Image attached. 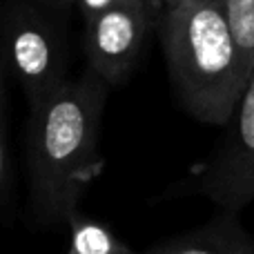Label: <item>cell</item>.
Wrapping results in <instances>:
<instances>
[{
  "mask_svg": "<svg viewBox=\"0 0 254 254\" xmlns=\"http://www.w3.org/2000/svg\"><path fill=\"white\" fill-rule=\"evenodd\" d=\"M161 0H116L85 22L87 69L107 87H123L138 69L147 43L158 31Z\"/></svg>",
  "mask_w": 254,
  "mask_h": 254,
  "instance_id": "obj_5",
  "label": "cell"
},
{
  "mask_svg": "<svg viewBox=\"0 0 254 254\" xmlns=\"http://www.w3.org/2000/svg\"><path fill=\"white\" fill-rule=\"evenodd\" d=\"M216 147L163 196H203L219 212L241 214L254 201V69Z\"/></svg>",
  "mask_w": 254,
  "mask_h": 254,
  "instance_id": "obj_4",
  "label": "cell"
},
{
  "mask_svg": "<svg viewBox=\"0 0 254 254\" xmlns=\"http://www.w3.org/2000/svg\"><path fill=\"white\" fill-rule=\"evenodd\" d=\"M69 246L63 254H138L110 225L76 212L69 219Z\"/></svg>",
  "mask_w": 254,
  "mask_h": 254,
  "instance_id": "obj_7",
  "label": "cell"
},
{
  "mask_svg": "<svg viewBox=\"0 0 254 254\" xmlns=\"http://www.w3.org/2000/svg\"><path fill=\"white\" fill-rule=\"evenodd\" d=\"M156 34L179 105L203 125H225L250 74L219 0L163 9Z\"/></svg>",
  "mask_w": 254,
  "mask_h": 254,
  "instance_id": "obj_2",
  "label": "cell"
},
{
  "mask_svg": "<svg viewBox=\"0 0 254 254\" xmlns=\"http://www.w3.org/2000/svg\"><path fill=\"white\" fill-rule=\"evenodd\" d=\"M114 2L116 0H76V11H78L80 16H83V20L87 22Z\"/></svg>",
  "mask_w": 254,
  "mask_h": 254,
  "instance_id": "obj_10",
  "label": "cell"
},
{
  "mask_svg": "<svg viewBox=\"0 0 254 254\" xmlns=\"http://www.w3.org/2000/svg\"><path fill=\"white\" fill-rule=\"evenodd\" d=\"M110 87L85 69L29 116V212L40 225H61L78 212L103 174L101 123Z\"/></svg>",
  "mask_w": 254,
  "mask_h": 254,
  "instance_id": "obj_1",
  "label": "cell"
},
{
  "mask_svg": "<svg viewBox=\"0 0 254 254\" xmlns=\"http://www.w3.org/2000/svg\"><path fill=\"white\" fill-rule=\"evenodd\" d=\"M138 254H254V234L239 214L216 212L205 225L154 243Z\"/></svg>",
  "mask_w": 254,
  "mask_h": 254,
  "instance_id": "obj_6",
  "label": "cell"
},
{
  "mask_svg": "<svg viewBox=\"0 0 254 254\" xmlns=\"http://www.w3.org/2000/svg\"><path fill=\"white\" fill-rule=\"evenodd\" d=\"M234 43L243 56L248 74L254 69V0H219Z\"/></svg>",
  "mask_w": 254,
  "mask_h": 254,
  "instance_id": "obj_8",
  "label": "cell"
},
{
  "mask_svg": "<svg viewBox=\"0 0 254 254\" xmlns=\"http://www.w3.org/2000/svg\"><path fill=\"white\" fill-rule=\"evenodd\" d=\"M61 18L40 0H13L0 16V58L31 112L69 80V45Z\"/></svg>",
  "mask_w": 254,
  "mask_h": 254,
  "instance_id": "obj_3",
  "label": "cell"
},
{
  "mask_svg": "<svg viewBox=\"0 0 254 254\" xmlns=\"http://www.w3.org/2000/svg\"><path fill=\"white\" fill-rule=\"evenodd\" d=\"M192 2H201V0H161L163 9H174L181 7V4H192Z\"/></svg>",
  "mask_w": 254,
  "mask_h": 254,
  "instance_id": "obj_12",
  "label": "cell"
},
{
  "mask_svg": "<svg viewBox=\"0 0 254 254\" xmlns=\"http://www.w3.org/2000/svg\"><path fill=\"white\" fill-rule=\"evenodd\" d=\"M7 181V145H4V63L0 58V198Z\"/></svg>",
  "mask_w": 254,
  "mask_h": 254,
  "instance_id": "obj_9",
  "label": "cell"
},
{
  "mask_svg": "<svg viewBox=\"0 0 254 254\" xmlns=\"http://www.w3.org/2000/svg\"><path fill=\"white\" fill-rule=\"evenodd\" d=\"M40 2L52 11H56L58 16H67L71 9H76V0H40Z\"/></svg>",
  "mask_w": 254,
  "mask_h": 254,
  "instance_id": "obj_11",
  "label": "cell"
}]
</instances>
